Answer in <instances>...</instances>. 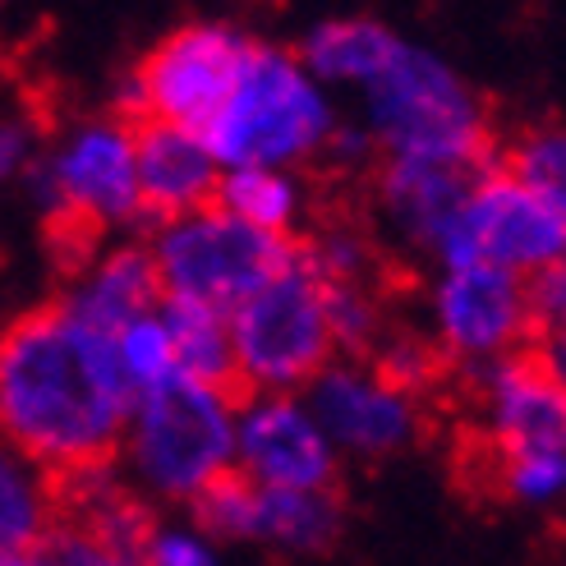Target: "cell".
<instances>
[{
	"mask_svg": "<svg viewBox=\"0 0 566 566\" xmlns=\"http://www.w3.org/2000/svg\"><path fill=\"white\" fill-rule=\"evenodd\" d=\"M539 359L548 364V374L566 387V314L548 327H539Z\"/></svg>",
	"mask_w": 566,
	"mask_h": 566,
	"instance_id": "obj_32",
	"label": "cell"
},
{
	"mask_svg": "<svg viewBox=\"0 0 566 566\" xmlns=\"http://www.w3.org/2000/svg\"><path fill=\"white\" fill-rule=\"evenodd\" d=\"M235 470L259 489L332 493L336 447L318 429L304 396H249L235 419Z\"/></svg>",
	"mask_w": 566,
	"mask_h": 566,
	"instance_id": "obj_11",
	"label": "cell"
},
{
	"mask_svg": "<svg viewBox=\"0 0 566 566\" xmlns=\"http://www.w3.org/2000/svg\"><path fill=\"white\" fill-rule=\"evenodd\" d=\"M0 566H42L38 553H28V557H0Z\"/></svg>",
	"mask_w": 566,
	"mask_h": 566,
	"instance_id": "obj_33",
	"label": "cell"
},
{
	"mask_svg": "<svg viewBox=\"0 0 566 566\" xmlns=\"http://www.w3.org/2000/svg\"><path fill=\"white\" fill-rule=\"evenodd\" d=\"M304 259L314 263V272L323 281H364L369 272L374 253H369V240L359 231H346V226H336V231H323L314 244L304 249Z\"/></svg>",
	"mask_w": 566,
	"mask_h": 566,
	"instance_id": "obj_26",
	"label": "cell"
},
{
	"mask_svg": "<svg viewBox=\"0 0 566 566\" xmlns=\"http://www.w3.org/2000/svg\"><path fill=\"white\" fill-rule=\"evenodd\" d=\"M497 465V489L521 506H553L566 497V457H506Z\"/></svg>",
	"mask_w": 566,
	"mask_h": 566,
	"instance_id": "obj_25",
	"label": "cell"
},
{
	"mask_svg": "<svg viewBox=\"0 0 566 566\" xmlns=\"http://www.w3.org/2000/svg\"><path fill=\"white\" fill-rule=\"evenodd\" d=\"M295 240H276L244 226L226 208L208 203L198 212L157 221L148 253L161 276V300H189L221 308L231 318L259 286L295 259Z\"/></svg>",
	"mask_w": 566,
	"mask_h": 566,
	"instance_id": "obj_6",
	"label": "cell"
},
{
	"mask_svg": "<svg viewBox=\"0 0 566 566\" xmlns=\"http://www.w3.org/2000/svg\"><path fill=\"white\" fill-rule=\"evenodd\" d=\"M231 346L240 387L253 396H300V387L332 364L336 342L327 323V281L304 259V249H295V259L268 286L231 308Z\"/></svg>",
	"mask_w": 566,
	"mask_h": 566,
	"instance_id": "obj_5",
	"label": "cell"
},
{
	"mask_svg": "<svg viewBox=\"0 0 566 566\" xmlns=\"http://www.w3.org/2000/svg\"><path fill=\"white\" fill-rule=\"evenodd\" d=\"M161 323L176 346V374L203 387L235 391V346H231V318L221 308L189 304V300H161Z\"/></svg>",
	"mask_w": 566,
	"mask_h": 566,
	"instance_id": "obj_20",
	"label": "cell"
},
{
	"mask_svg": "<svg viewBox=\"0 0 566 566\" xmlns=\"http://www.w3.org/2000/svg\"><path fill=\"white\" fill-rule=\"evenodd\" d=\"M378 144H374V134L364 129V125H336V134L327 138V157L332 161H342V166H359L364 157H369Z\"/></svg>",
	"mask_w": 566,
	"mask_h": 566,
	"instance_id": "obj_31",
	"label": "cell"
},
{
	"mask_svg": "<svg viewBox=\"0 0 566 566\" xmlns=\"http://www.w3.org/2000/svg\"><path fill=\"white\" fill-rule=\"evenodd\" d=\"M249 539L286 548L295 557L327 553L342 539V497H336V489L332 493H286V489L253 484Z\"/></svg>",
	"mask_w": 566,
	"mask_h": 566,
	"instance_id": "obj_18",
	"label": "cell"
},
{
	"mask_svg": "<svg viewBox=\"0 0 566 566\" xmlns=\"http://www.w3.org/2000/svg\"><path fill=\"white\" fill-rule=\"evenodd\" d=\"M506 171L521 176L539 198L566 217V125H539L516 138Z\"/></svg>",
	"mask_w": 566,
	"mask_h": 566,
	"instance_id": "obj_23",
	"label": "cell"
},
{
	"mask_svg": "<svg viewBox=\"0 0 566 566\" xmlns=\"http://www.w3.org/2000/svg\"><path fill=\"white\" fill-rule=\"evenodd\" d=\"M401 42L406 38H396L382 19L342 14V19H323L308 28L295 55L323 88H359L364 93L387 70L391 55L401 51Z\"/></svg>",
	"mask_w": 566,
	"mask_h": 566,
	"instance_id": "obj_17",
	"label": "cell"
},
{
	"mask_svg": "<svg viewBox=\"0 0 566 566\" xmlns=\"http://www.w3.org/2000/svg\"><path fill=\"white\" fill-rule=\"evenodd\" d=\"M42 566H138V557L116 553L111 544L93 539L88 530H78L70 521H55V530L46 534V544L38 548Z\"/></svg>",
	"mask_w": 566,
	"mask_h": 566,
	"instance_id": "obj_27",
	"label": "cell"
},
{
	"mask_svg": "<svg viewBox=\"0 0 566 566\" xmlns=\"http://www.w3.org/2000/svg\"><path fill=\"white\" fill-rule=\"evenodd\" d=\"M433 350H429V342H419V336H391V342L378 350V364L374 369L391 382V387H401V391H419L423 382L433 378Z\"/></svg>",
	"mask_w": 566,
	"mask_h": 566,
	"instance_id": "obj_28",
	"label": "cell"
},
{
	"mask_svg": "<svg viewBox=\"0 0 566 566\" xmlns=\"http://www.w3.org/2000/svg\"><path fill=\"white\" fill-rule=\"evenodd\" d=\"M235 391L203 387L176 374L161 387L134 396L120 451L148 493L193 502L212 479L235 470Z\"/></svg>",
	"mask_w": 566,
	"mask_h": 566,
	"instance_id": "obj_4",
	"label": "cell"
},
{
	"mask_svg": "<svg viewBox=\"0 0 566 566\" xmlns=\"http://www.w3.org/2000/svg\"><path fill=\"white\" fill-rule=\"evenodd\" d=\"M479 171H457V166L438 161H410V157H387L378 176V203L387 221L401 231L410 244L429 249L447 231V221L457 217L461 198Z\"/></svg>",
	"mask_w": 566,
	"mask_h": 566,
	"instance_id": "obj_16",
	"label": "cell"
},
{
	"mask_svg": "<svg viewBox=\"0 0 566 566\" xmlns=\"http://www.w3.org/2000/svg\"><path fill=\"white\" fill-rule=\"evenodd\" d=\"M332 88L304 70V61L286 46L253 42L231 97L208 120L203 138L221 171L268 166V171H295L300 161L318 157L336 134Z\"/></svg>",
	"mask_w": 566,
	"mask_h": 566,
	"instance_id": "obj_2",
	"label": "cell"
},
{
	"mask_svg": "<svg viewBox=\"0 0 566 566\" xmlns=\"http://www.w3.org/2000/svg\"><path fill=\"white\" fill-rule=\"evenodd\" d=\"M134 153H138V198H144V212H153L157 221L217 203L221 166L198 129L144 120L134 129Z\"/></svg>",
	"mask_w": 566,
	"mask_h": 566,
	"instance_id": "obj_14",
	"label": "cell"
},
{
	"mask_svg": "<svg viewBox=\"0 0 566 566\" xmlns=\"http://www.w3.org/2000/svg\"><path fill=\"white\" fill-rule=\"evenodd\" d=\"M429 318L438 346L451 359L479 364V369H489L506 355H521L534 332L525 276L489 263L442 268L429 291Z\"/></svg>",
	"mask_w": 566,
	"mask_h": 566,
	"instance_id": "obj_10",
	"label": "cell"
},
{
	"mask_svg": "<svg viewBox=\"0 0 566 566\" xmlns=\"http://www.w3.org/2000/svg\"><path fill=\"white\" fill-rule=\"evenodd\" d=\"M138 566H217L212 548L189 530H157Z\"/></svg>",
	"mask_w": 566,
	"mask_h": 566,
	"instance_id": "obj_29",
	"label": "cell"
},
{
	"mask_svg": "<svg viewBox=\"0 0 566 566\" xmlns=\"http://www.w3.org/2000/svg\"><path fill=\"white\" fill-rule=\"evenodd\" d=\"M479 423L506 457H566V387L539 355H506L479 374Z\"/></svg>",
	"mask_w": 566,
	"mask_h": 566,
	"instance_id": "obj_13",
	"label": "cell"
},
{
	"mask_svg": "<svg viewBox=\"0 0 566 566\" xmlns=\"http://www.w3.org/2000/svg\"><path fill=\"white\" fill-rule=\"evenodd\" d=\"M433 259L442 268L489 263L530 281L566 259V217L506 166H484L438 235Z\"/></svg>",
	"mask_w": 566,
	"mask_h": 566,
	"instance_id": "obj_7",
	"label": "cell"
},
{
	"mask_svg": "<svg viewBox=\"0 0 566 566\" xmlns=\"http://www.w3.org/2000/svg\"><path fill=\"white\" fill-rule=\"evenodd\" d=\"M304 185L295 171H268V166H244V171H221L217 208L240 217L244 226L276 240H291L304 221Z\"/></svg>",
	"mask_w": 566,
	"mask_h": 566,
	"instance_id": "obj_21",
	"label": "cell"
},
{
	"mask_svg": "<svg viewBox=\"0 0 566 566\" xmlns=\"http://www.w3.org/2000/svg\"><path fill=\"white\" fill-rule=\"evenodd\" d=\"M38 166V129L19 116H0V180L28 176Z\"/></svg>",
	"mask_w": 566,
	"mask_h": 566,
	"instance_id": "obj_30",
	"label": "cell"
},
{
	"mask_svg": "<svg viewBox=\"0 0 566 566\" xmlns=\"http://www.w3.org/2000/svg\"><path fill=\"white\" fill-rule=\"evenodd\" d=\"M38 208L65 226H129L144 217L138 198L134 125L125 120H78L61 134L33 171Z\"/></svg>",
	"mask_w": 566,
	"mask_h": 566,
	"instance_id": "obj_9",
	"label": "cell"
},
{
	"mask_svg": "<svg viewBox=\"0 0 566 566\" xmlns=\"http://www.w3.org/2000/svg\"><path fill=\"white\" fill-rule=\"evenodd\" d=\"M157 304H161V276L148 244H116L97 253L88 268H78V276L70 281V291L61 300V308H70L74 318L111 336L125 323L153 314Z\"/></svg>",
	"mask_w": 566,
	"mask_h": 566,
	"instance_id": "obj_15",
	"label": "cell"
},
{
	"mask_svg": "<svg viewBox=\"0 0 566 566\" xmlns=\"http://www.w3.org/2000/svg\"><path fill=\"white\" fill-rule=\"evenodd\" d=\"M304 406L314 410L318 429L336 447V457H364L378 461L415 442L419 433V406L415 396L391 387L378 369L364 364H327V369L304 387Z\"/></svg>",
	"mask_w": 566,
	"mask_h": 566,
	"instance_id": "obj_12",
	"label": "cell"
},
{
	"mask_svg": "<svg viewBox=\"0 0 566 566\" xmlns=\"http://www.w3.org/2000/svg\"><path fill=\"white\" fill-rule=\"evenodd\" d=\"M327 323L336 350H364L378 342V300L364 291V281H327Z\"/></svg>",
	"mask_w": 566,
	"mask_h": 566,
	"instance_id": "obj_24",
	"label": "cell"
},
{
	"mask_svg": "<svg viewBox=\"0 0 566 566\" xmlns=\"http://www.w3.org/2000/svg\"><path fill=\"white\" fill-rule=\"evenodd\" d=\"M55 530V479L0 438V557H28Z\"/></svg>",
	"mask_w": 566,
	"mask_h": 566,
	"instance_id": "obj_19",
	"label": "cell"
},
{
	"mask_svg": "<svg viewBox=\"0 0 566 566\" xmlns=\"http://www.w3.org/2000/svg\"><path fill=\"white\" fill-rule=\"evenodd\" d=\"M249 38L231 23H185L120 78V111L203 134L244 70Z\"/></svg>",
	"mask_w": 566,
	"mask_h": 566,
	"instance_id": "obj_8",
	"label": "cell"
},
{
	"mask_svg": "<svg viewBox=\"0 0 566 566\" xmlns=\"http://www.w3.org/2000/svg\"><path fill=\"white\" fill-rule=\"evenodd\" d=\"M359 97L364 129L387 157L438 161L457 171L489 166V111L465 74L438 51L401 42V51Z\"/></svg>",
	"mask_w": 566,
	"mask_h": 566,
	"instance_id": "obj_3",
	"label": "cell"
},
{
	"mask_svg": "<svg viewBox=\"0 0 566 566\" xmlns=\"http://www.w3.org/2000/svg\"><path fill=\"white\" fill-rule=\"evenodd\" d=\"M111 342H116L120 374H125L134 396L161 387L166 378H176V346H171V332H166V323H161V304L153 308V314L125 323Z\"/></svg>",
	"mask_w": 566,
	"mask_h": 566,
	"instance_id": "obj_22",
	"label": "cell"
},
{
	"mask_svg": "<svg viewBox=\"0 0 566 566\" xmlns=\"http://www.w3.org/2000/svg\"><path fill=\"white\" fill-rule=\"evenodd\" d=\"M134 391L116 342L51 304L0 332V438L51 479L106 470L125 447Z\"/></svg>",
	"mask_w": 566,
	"mask_h": 566,
	"instance_id": "obj_1",
	"label": "cell"
}]
</instances>
